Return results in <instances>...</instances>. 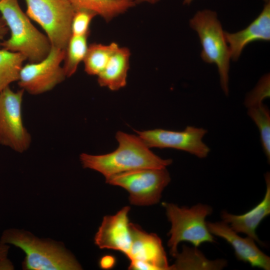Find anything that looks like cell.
<instances>
[{
  "instance_id": "6da1fadb",
  "label": "cell",
  "mask_w": 270,
  "mask_h": 270,
  "mask_svg": "<svg viewBox=\"0 0 270 270\" xmlns=\"http://www.w3.org/2000/svg\"><path fill=\"white\" fill-rule=\"evenodd\" d=\"M116 138L118 147L110 153L80 154V160L83 168L97 171L107 179L135 170L166 168L172 162V159L162 158L152 152L138 135L118 131Z\"/></svg>"
},
{
  "instance_id": "7a4b0ae2",
  "label": "cell",
  "mask_w": 270,
  "mask_h": 270,
  "mask_svg": "<svg viewBox=\"0 0 270 270\" xmlns=\"http://www.w3.org/2000/svg\"><path fill=\"white\" fill-rule=\"evenodd\" d=\"M0 242L10 244L26 254L22 263L26 270H78L82 266L62 242L41 239L30 232L9 228L2 233Z\"/></svg>"
},
{
  "instance_id": "3957f363",
  "label": "cell",
  "mask_w": 270,
  "mask_h": 270,
  "mask_svg": "<svg viewBox=\"0 0 270 270\" xmlns=\"http://www.w3.org/2000/svg\"><path fill=\"white\" fill-rule=\"evenodd\" d=\"M0 12L10 32L1 44L3 48L22 54L30 62L48 55L52 46L48 38L32 24L18 0H0Z\"/></svg>"
},
{
  "instance_id": "277c9868",
  "label": "cell",
  "mask_w": 270,
  "mask_h": 270,
  "mask_svg": "<svg viewBox=\"0 0 270 270\" xmlns=\"http://www.w3.org/2000/svg\"><path fill=\"white\" fill-rule=\"evenodd\" d=\"M190 25L198 36L202 46L201 58L206 63L216 65L221 88L228 96L231 56L216 12L210 10H198L190 20Z\"/></svg>"
},
{
  "instance_id": "5b68a950",
  "label": "cell",
  "mask_w": 270,
  "mask_h": 270,
  "mask_svg": "<svg viewBox=\"0 0 270 270\" xmlns=\"http://www.w3.org/2000/svg\"><path fill=\"white\" fill-rule=\"evenodd\" d=\"M168 219L171 224L168 233V246L170 254H178V246L188 242L197 248L204 242H214L209 232L206 218L212 212V208L206 204H198L190 208L179 207L172 203L163 202Z\"/></svg>"
},
{
  "instance_id": "8992f818",
  "label": "cell",
  "mask_w": 270,
  "mask_h": 270,
  "mask_svg": "<svg viewBox=\"0 0 270 270\" xmlns=\"http://www.w3.org/2000/svg\"><path fill=\"white\" fill-rule=\"evenodd\" d=\"M26 14L44 30L52 46L66 50L74 10L68 0H24Z\"/></svg>"
},
{
  "instance_id": "52a82bcc",
  "label": "cell",
  "mask_w": 270,
  "mask_h": 270,
  "mask_svg": "<svg viewBox=\"0 0 270 270\" xmlns=\"http://www.w3.org/2000/svg\"><path fill=\"white\" fill-rule=\"evenodd\" d=\"M110 184L122 187L130 194L131 204L140 206L158 203L164 188L170 182L166 168H141L126 172L106 179Z\"/></svg>"
},
{
  "instance_id": "ba28073f",
  "label": "cell",
  "mask_w": 270,
  "mask_h": 270,
  "mask_svg": "<svg viewBox=\"0 0 270 270\" xmlns=\"http://www.w3.org/2000/svg\"><path fill=\"white\" fill-rule=\"evenodd\" d=\"M24 92H14L10 86L0 92V144L19 153L27 150L32 142L22 120Z\"/></svg>"
},
{
  "instance_id": "9c48e42d",
  "label": "cell",
  "mask_w": 270,
  "mask_h": 270,
  "mask_svg": "<svg viewBox=\"0 0 270 270\" xmlns=\"http://www.w3.org/2000/svg\"><path fill=\"white\" fill-rule=\"evenodd\" d=\"M65 50L52 46L42 60L22 66L18 83L21 89L32 95H38L52 90L66 78L61 64Z\"/></svg>"
},
{
  "instance_id": "30bf717a",
  "label": "cell",
  "mask_w": 270,
  "mask_h": 270,
  "mask_svg": "<svg viewBox=\"0 0 270 270\" xmlns=\"http://www.w3.org/2000/svg\"><path fill=\"white\" fill-rule=\"evenodd\" d=\"M135 132L149 148H174L200 158H206L210 152V148L202 141L208 132L202 128L188 126L182 131L156 128Z\"/></svg>"
},
{
  "instance_id": "8fae6325",
  "label": "cell",
  "mask_w": 270,
  "mask_h": 270,
  "mask_svg": "<svg viewBox=\"0 0 270 270\" xmlns=\"http://www.w3.org/2000/svg\"><path fill=\"white\" fill-rule=\"evenodd\" d=\"M132 244L126 255L130 261L129 269L170 270L166 255L160 238L148 234L136 224L130 223Z\"/></svg>"
},
{
  "instance_id": "7c38bea8",
  "label": "cell",
  "mask_w": 270,
  "mask_h": 270,
  "mask_svg": "<svg viewBox=\"0 0 270 270\" xmlns=\"http://www.w3.org/2000/svg\"><path fill=\"white\" fill-rule=\"evenodd\" d=\"M130 210V207L126 206L114 215L104 216L94 236V243L99 248L128 254L132 240L128 218Z\"/></svg>"
},
{
  "instance_id": "4fadbf2b",
  "label": "cell",
  "mask_w": 270,
  "mask_h": 270,
  "mask_svg": "<svg viewBox=\"0 0 270 270\" xmlns=\"http://www.w3.org/2000/svg\"><path fill=\"white\" fill-rule=\"evenodd\" d=\"M208 230L212 235L225 240L234 248L236 258L248 262L252 267L270 270V258L260 250L254 240L247 236H240L224 222H206Z\"/></svg>"
},
{
  "instance_id": "5bb4252c",
  "label": "cell",
  "mask_w": 270,
  "mask_h": 270,
  "mask_svg": "<svg viewBox=\"0 0 270 270\" xmlns=\"http://www.w3.org/2000/svg\"><path fill=\"white\" fill-rule=\"evenodd\" d=\"M263 9L259 15L246 28L236 32H225L231 60H237L244 48L258 40H270V0H265Z\"/></svg>"
},
{
  "instance_id": "9a60e30c",
  "label": "cell",
  "mask_w": 270,
  "mask_h": 270,
  "mask_svg": "<svg viewBox=\"0 0 270 270\" xmlns=\"http://www.w3.org/2000/svg\"><path fill=\"white\" fill-rule=\"evenodd\" d=\"M266 189L262 201L246 212L240 215L230 214L226 210L221 212L222 222L227 224L236 232L246 234L258 244L264 246L258 238L256 230L262 221L270 214V175L264 176Z\"/></svg>"
},
{
  "instance_id": "2e32d148",
  "label": "cell",
  "mask_w": 270,
  "mask_h": 270,
  "mask_svg": "<svg viewBox=\"0 0 270 270\" xmlns=\"http://www.w3.org/2000/svg\"><path fill=\"white\" fill-rule=\"evenodd\" d=\"M130 52L128 48L119 46L103 70L97 76L98 84L112 91L124 87L130 68Z\"/></svg>"
},
{
  "instance_id": "e0dca14e",
  "label": "cell",
  "mask_w": 270,
  "mask_h": 270,
  "mask_svg": "<svg viewBox=\"0 0 270 270\" xmlns=\"http://www.w3.org/2000/svg\"><path fill=\"white\" fill-rule=\"evenodd\" d=\"M74 10H88L110 22L123 14L136 3L134 0H68Z\"/></svg>"
},
{
  "instance_id": "ac0fdd59",
  "label": "cell",
  "mask_w": 270,
  "mask_h": 270,
  "mask_svg": "<svg viewBox=\"0 0 270 270\" xmlns=\"http://www.w3.org/2000/svg\"><path fill=\"white\" fill-rule=\"evenodd\" d=\"M183 246L182 251L176 255L174 264L170 270H220L226 265L223 260H210L196 249Z\"/></svg>"
},
{
  "instance_id": "d6986e66",
  "label": "cell",
  "mask_w": 270,
  "mask_h": 270,
  "mask_svg": "<svg viewBox=\"0 0 270 270\" xmlns=\"http://www.w3.org/2000/svg\"><path fill=\"white\" fill-rule=\"evenodd\" d=\"M118 46L115 42L108 44L92 43L88 45L83 61L85 72L90 76H98Z\"/></svg>"
},
{
  "instance_id": "ffe728a7",
  "label": "cell",
  "mask_w": 270,
  "mask_h": 270,
  "mask_svg": "<svg viewBox=\"0 0 270 270\" xmlns=\"http://www.w3.org/2000/svg\"><path fill=\"white\" fill-rule=\"evenodd\" d=\"M26 58L18 52L0 50V92L13 82H18Z\"/></svg>"
},
{
  "instance_id": "44dd1931",
  "label": "cell",
  "mask_w": 270,
  "mask_h": 270,
  "mask_svg": "<svg viewBox=\"0 0 270 270\" xmlns=\"http://www.w3.org/2000/svg\"><path fill=\"white\" fill-rule=\"evenodd\" d=\"M88 36H71L65 50L63 60L62 68L66 78L74 75L80 64L84 61L88 46Z\"/></svg>"
},
{
  "instance_id": "7402d4cb",
  "label": "cell",
  "mask_w": 270,
  "mask_h": 270,
  "mask_svg": "<svg viewBox=\"0 0 270 270\" xmlns=\"http://www.w3.org/2000/svg\"><path fill=\"white\" fill-rule=\"evenodd\" d=\"M248 116L258 126L264 153L270 160V112L263 104L248 108Z\"/></svg>"
},
{
  "instance_id": "603a6c76",
  "label": "cell",
  "mask_w": 270,
  "mask_h": 270,
  "mask_svg": "<svg viewBox=\"0 0 270 270\" xmlns=\"http://www.w3.org/2000/svg\"><path fill=\"white\" fill-rule=\"evenodd\" d=\"M96 16L93 12L86 10L80 9L74 10L71 24L72 35H89L90 24Z\"/></svg>"
},
{
  "instance_id": "cb8c5ba5",
  "label": "cell",
  "mask_w": 270,
  "mask_h": 270,
  "mask_svg": "<svg viewBox=\"0 0 270 270\" xmlns=\"http://www.w3.org/2000/svg\"><path fill=\"white\" fill-rule=\"evenodd\" d=\"M270 96V76H264L256 86L246 96L244 104L246 108L262 104V100Z\"/></svg>"
},
{
  "instance_id": "d4e9b609",
  "label": "cell",
  "mask_w": 270,
  "mask_h": 270,
  "mask_svg": "<svg viewBox=\"0 0 270 270\" xmlns=\"http://www.w3.org/2000/svg\"><path fill=\"white\" fill-rule=\"evenodd\" d=\"M114 264L115 259L110 256H103L100 261V266L104 269L112 268L114 265Z\"/></svg>"
},
{
  "instance_id": "484cf974",
  "label": "cell",
  "mask_w": 270,
  "mask_h": 270,
  "mask_svg": "<svg viewBox=\"0 0 270 270\" xmlns=\"http://www.w3.org/2000/svg\"><path fill=\"white\" fill-rule=\"evenodd\" d=\"M14 266L8 258H0V270H13Z\"/></svg>"
},
{
  "instance_id": "4316f807",
  "label": "cell",
  "mask_w": 270,
  "mask_h": 270,
  "mask_svg": "<svg viewBox=\"0 0 270 270\" xmlns=\"http://www.w3.org/2000/svg\"><path fill=\"white\" fill-rule=\"evenodd\" d=\"M7 25L2 16H0V46L2 40L8 32Z\"/></svg>"
},
{
  "instance_id": "83f0119b",
  "label": "cell",
  "mask_w": 270,
  "mask_h": 270,
  "mask_svg": "<svg viewBox=\"0 0 270 270\" xmlns=\"http://www.w3.org/2000/svg\"><path fill=\"white\" fill-rule=\"evenodd\" d=\"M10 246L8 244L0 242V258H6Z\"/></svg>"
},
{
  "instance_id": "f1b7e54d",
  "label": "cell",
  "mask_w": 270,
  "mask_h": 270,
  "mask_svg": "<svg viewBox=\"0 0 270 270\" xmlns=\"http://www.w3.org/2000/svg\"><path fill=\"white\" fill-rule=\"evenodd\" d=\"M136 4L141 2H147L150 4H154L160 2V0H134Z\"/></svg>"
},
{
  "instance_id": "f546056e",
  "label": "cell",
  "mask_w": 270,
  "mask_h": 270,
  "mask_svg": "<svg viewBox=\"0 0 270 270\" xmlns=\"http://www.w3.org/2000/svg\"><path fill=\"white\" fill-rule=\"evenodd\" d=\"M194 0H183V4L186 5L190 4Z\"/></svg>"
}]
</instances>
